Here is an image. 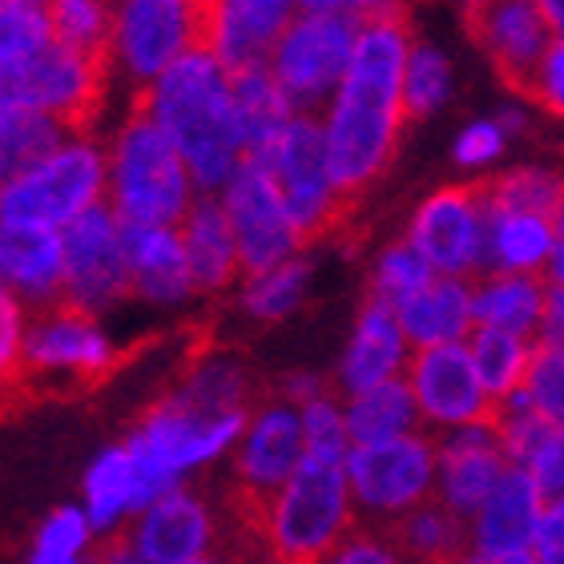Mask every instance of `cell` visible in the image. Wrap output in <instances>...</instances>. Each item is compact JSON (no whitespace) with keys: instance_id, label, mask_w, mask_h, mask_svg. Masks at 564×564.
I'll return each instance as SVG.
<instances>
[{"instance_id":"cell-25","label":"cell","mask_w":564,"mask_h":564,"mask_svg":"<svg viewBox=\"0 0 564 564\" xmlns=\"http://www.w3.org/2000/svg\"><path fill=\"white\" fill-rule=\"evenodd\" d=\"M126 262L130 291L141 303L182 306L198 294L177 226H126Z\"/></svg>"},{"instance_id":"cell-58","label":"cell","mask_w":564,"mask_h":564,"mask_svg":"<svg viewBox=\"0 0 564 564\" xmlns=\"http://www.w3.org/2000/svg\"><path fill=\"white\" fill-rule=\"evenodd\" d=\"M553 226H556V238L564 242V194H561V202H556V210H553Z\"/></svg>"},{"instance_id":"cell-38","label":"cell","mask_w":564,"mask_h":564,"mask_svg":"<svg viewBox=\"0 0 564 564\" xmlns=\"http://www.w3.org/2000/svg\"><path fill=\"white\" fill-rule=\"evenodd\" d=\"M452 85H456L452 57L440 45L415 36L412 53H408V69H403V113H408V121L440 113L452 101Z\"/></svg>"},{"instance_id":"cell-10","label":"cell","mask_w":564,"mask_h":564,"mask_svg":"<svg viewBox=\"0 0 564 564\" xmlns=\"http://www.w3.org/2000/svg\"><path fill=\"white\" fill-rule=\"evenodd\" d=\"M250 162L262 165V174L274 182L306 242L330 235L343 223L347 202L339 198V189L330 182L323 130H318L315 113H299L286 130L250 153Z\"/></svg>"},{"instance_id":"cell-11","label":"cell","mask_w":564,"mask_h":564,"mask_svg":"<svg viewBox=\"0 0 564 564\" xmlns=\"http://www.w3.org/2000/svg\"><path fill=\"white\" fill-rule=\"evenodd\" d=\"M306 456L303 415L282 400H267L254 408L247 432L230 456V484H235V520L238 529L254 541V520L262 508L286 488Z\"/></svg>"},{"instance_id":"cell-12","label":"cell","mask_w":564,"mask_h":564,"mask_svg":"<svg viewBox=\"0 0 564 564\" xmlns=\"http://www.w3.org/2000/svg\"><path fill=\"white\" fill-rule=\"evenodd\" d=\"M118 364V343L97 315L57 303L29 318L17 379H36L53 388H89Z\"/></svg>"},{"instance_id":"cell-20","label":"cell","mask_w":564,"mask_h":564,"mask_svg":"<svg viewBox=\"0 0 564 564\" xmlns=\"http://www.w3.org/2000/svg\"><path fill=\"white\" fill-rule=\"evenodd\" d=\"M138 549L141 564H186L214 556L218 544V512L194 484H182L174 492L158 496L150 508H141L126 529Z\"/></svg>"},{"instance_id":"cell-49","label":"cell","mask_w":564,"mask_h":564,"mask_svg":"<svg viewBox=\"0 0 564 564\" xmlns=\"http://www.w3.org/2000/svg\"><path fill=\"white\" fill-rule=\"evenodd\" d=\"M318 564H408L403 553L395 549L388 529H371V524H359V529L347 536V541L335 549L330 556H323Z\"/></svg>"},{"instance_id":"cell-1","label":"cell","mask_w":564,"mask_h":564,"mask_svg":"<svg viewBox=\"0 0 564 564\" xmlns=\"http://www.w3.org/2000/svg\"><path fill=\"white\" fill-rule=\"evenodd\" d=\"M412 24L408 17L359 24L351 69L343 77L339 94L318 113L323 150H327L330 182L339 198L351 206L364 198L400 153L403 126V69L412 53Z\"/></svg>"},{"instance_id":"cell-52","label":"cell","mask_w":564,"mask_h":564,"mask_svg":"<svg viewBox=\"0 0 564 564\" xmlns=\"http://www.w3.org/2000/svg\"><path fill=\"white\" fill-rule=\"evenodd\" d=\"M536 564H564V496H553L544 505L541 532H536Z\"/></svg>"},{"instance_id":"cell-3","label":"cell","mask_w":564,"mask_h":564,"mask_svg":"<svg viewBox=\"0 0 564 564\" xmlns=\"http://www.w3.org/2000/svg\"><path fill=\"white\" fill-rule=\"evenodd\" d=\"M359 529L347 459L303 456L286 488L254 520V549L267 564H318Z\"/></svg>"},{"instance_id":"cell-16","label":"cell","mask_w":564,"mask_h":564,"mask_svg":"<svg viewBox=\"0 0 564 564\" xmlns=\"http://www.w3.org/2000/svg\"><path fill=\"white\" fill-rule=\"evenodd\" d=\"M218 198H223V210L230 218V230H235L242 274L271 271L279 262H291L303 254V230L294 226L286 202H282L271 177L262 174V165L247 158V165L230 177V186Z\"/></svg>"},{"instance_id":"cell-6","label":"cell","mask_w":564,"mask_h":564,"mask_svg":"<svg viewBox=\"0 0 564 564\" xmlns=\"http://www.w3.org/2000/svg\"><path fill=\"white\" fill-rule=\"evenodd\" d=\"M109 153L97 133H69L57 150L0 186L4 223L69 230L77 218L106 206Z\"/></svg>"},{"instance_id":"cell-46","label":"cell","mask_w":564,"mask_h":564,"mask_svg":"<svg viewBox=\"0 0 564 564\" xmlns=\"http://www.w3.org/2000/svg\"><path fill=\"white\" fill-rule=\"evenodd\" d=\"M299 415H303L306 456H351V435H347V415H343L339 395H323V400L306 403V408H299Z\"/></svg>"},{"instance_id":"cell-56","label":"cell","mask_w":564,"mask_h":564,"mask_svg":"<svg viewBox=\"0 0 564 564\" xmlns=\"http://www.w3.org/2000/svg\"><path fill=\"white\" fill-rule=\"evenodd\" d=\"M544 282H549L553 291H564V242L556 247L553 262H549V271H544Z\"/></svg>"},{"instance_id":"cell-41","label":"cell","mask_w":564,"mask_h":564,"mask_svg":"<svg viewBox=\"0 0 564 564\" xmlns=\"http://www.w3.org/2000/svg\"><path fill=\"white\" fill-rule=\"evenodd\" d=\"M564 194V177L544 165H517L484 182L488 210H520V214H549L553 218L556 202Z\"/></svg>"},{"instance_id":"cell-32","label":"cell","mask_w":564,"mask_h":564,"mask_svg":"<svg viewBox=\"0 0 564 564\" xmlns=\"http://www.w3.org/2000/svg\"><path fill=\"white\" fill-rule=\"evenodd\" d=\"M174 395L189 400L214 415H250L254 412V379L250 367L235 351H202L177 376Z\"/></svg>"},{"instance_id":"cell-47","label":"cell","mask_w":564,"mask_h":564,"mask_svg":"<svg viewBox=\"0 0 564 564\" xmlns=\"http://www.w3.org/2000/svg\"><path fill=\"white\" fill-rule=\"evenodd\" d=\"M505 145H508V133L500 121L476 118L456 133L452 158H456V165H464V170H484V165H492L496 158L505 153Z\"/></svg>"},{"instance_id":"cell-40","label":"cell","mask_w":564,"mask_h":564,"mask_svg":"<svg viewBox=\"0 0 564 564\" xmlns=\"http://www.w3.org/2000/svg\"><path fill=\"white\" fill-rule=\"evenodd\" d=\"M118 21V0H48V24L61 45L106 61Z\"/></svg>"},{"instance_id":"cell-2","label":"cell","mask_w":564,"mask_h":564,"mask_svg":"<svg viewBox=\"0 0 564 564\" xmlns=\"http://www.w3.org/2000/svg\"><path fill=\"white\" fill-rule=\"evenodd\" d=\"M133 106L174 141L198 194H223L247 165V138L238 126L230 69L210 48H194L145 85Z\"/></svg>"},{"instance_id":"cell-54","label":"cell","mask_w":564,"mask_h":564,"mask_svg":"<svg viewBox=\"0 0 564 564\" xmlns=\"http://www.w3.org/2000/svg\"><path fill=\"white\" fill-rule=\"evenodd\" d=\"M536 343H549V347H561L564 351V291L549 286V311H544V327Z\"/></svg>"},{"instance_id":"cell-22","label":"cell","mask_w":564,"mask_h":564,"mask_svg":"<svg viewBox=\"0 0 564 564\" xmlns=\"http://www.w3.org/2000/svg\"><path fill=\"white\" fill-rule=\"evenodd\" d=\"M412 355L415 351L400 327V315L388 303L364 299L351 323V335L343 343L339 367H335L339 400H351V395H364L371 388H383L391 379H403Z\"/></svg>"},{"instance_id":"cell-61","label":"cell","mask_w":564,"mask_h":564,"mask_svg":"<svg viewBox=\"0 0 564 564\" xmlns=\"http://www.w3.org/2000/svg\"><path fill=\"white\" fill-rule=\"evenodd\" d=\"M254 564H267V561H254Z\"/></svg>"},{"instance_id":"cell-7","label":"cell","mask_w":564,"mask_h":564,"mask_svg":"<svg viewBox=\"0 0 564 564\" xmlns=\"http://www.w3.org/2000/svg\"><path fill=\"white\" fill-rule=\"evenodd\" d=\"M109 65L77 48L53 45L29 61L0 69V109L4 113H45L65 121L73 133H94L89 121L109 94Z\"/></svg>"},{"instance_id":"cell-21","label":"cell","mask_w":564,"mask_h":564,"mask_svg":"<svg viewBox=\"0 0 564 564\" xmlns=\"http://www.w3.org/2000/svg\"><path fill=\"white\" fill-rule=\"evenodd\" d=\"M202 48H210L230 73L259 69L299 17V0H198Z\"/></svg>"},{"instance_id":"cell-35","label":"cell","mask_w":564,"mask_h":564,"mask_svg":"<svg viewBox=\"0 0 564 564\" xmlns=\"http://www.w3.org/2000/svg\"><path fill=\"white\" fill-rule=\"evenodd\" d=\"M388 532L408 564H452L459 553H468V524L452 517L440 500L420 505Z\"/></svg>"},{"instance_id":"cell-42","label":"cell","mask_w":564,"mask_h":564,"mask_svg":"<svg viewBox=\"0 0 564 564\" xmlns=\"http://www.w3.org/2000/svg\"><path fill=\"white\" fill-rule=\"evenodd\" d=\"M94 541L97 532L82 505H61L41 520L24 564H94Z\"/></svg>"},{"instance_id":"cell-8","label":"cell","mask_w":564,"mask_h":564,"mask_svg":"<svg viewBox=\"0 0 564 564\" xmlns=\"http://www.w3.org/2000/svg\"><path fill=\"white\" fill-rule=\"evenodd\" d=\"M202 48L198 0H118V21L106 48L109 77L141 94L170 65Z\"/></svg>"},{"instance_id":"cell-13","label":"cell","mask_w":564,"mask_h":564,"mask_svg":"<svg viewBox=\"0 0 564 564\" xmlns=\"http://www.w3.org/2000/svg\"><path fill=\"white\" fill-rule=\"evenodd\" d=\"M355 41H359V24L347 17H315V12H299L291 29L282 33L274 45L267 69L279 77L286 97L294 101L299 113H323L330 97L339 94L343 77L351 69Z\"/></svg>"},{"instance_id":"cell-31","label":"cell","mask_w":564,"mask_h":564,"mask_svg":"<svg viewBox=\"0 0 564 564\" xmlns=\"http://www.w3.org/2000/svg\"><path fill=\"white\" fill-rule=\"evenodd\" d=\"M561 238L549 214L488 210L484 274H541L549 271Z\"/></svg>"},{"instance_id":"cell-34","label":"cell","mask_w":564,"mask_h":564,"mask_svg":"<svg viewBox=\"0 0 564 564\" xmlns=\"http://www.w3.org/2000/svg\"><path fill=\"white\" fill-rule=\"evenodd\" d=\"M230 97H235L238 126H242V138H247V153L262 150L274 133H282L299 118L294 101L286 97V89L267 65L230 73Z\"/></svg>"},{"instance_id":"cell-33","label":"cell","mask_w":564,"mask_h":564,"mask_svg":"<svg viewBox=\"0 0 564 564\" xmlns=\"http://www.w3.org/2000/svg\"><path fill=\"white\" fill-rule=\"evenodd\" d=\"M343 415H347L351 447L388 444V440H403V435L423 432L420 408L412 400L408 379H391L383 388H371L364 395L343 400Z\"/></svg>"},{"instance_id":"cell-36","label":"cell","mask_w":564,"mask_h":564,"mask_svg":"<svg viewBox=\"0 0 564 564\" xmlns=\"http://www.w3.org/2000/svg\"><path fill=\"white\" fill-rule=\"evenodd\" d=\"M311 279H315V267H311L306 254L279 262L271 271L242 274V282H238V311L254 318V323H282L306 303Z\"/></svg>"},{"instance_id":"cell-48","label":"cell","mask_w":564,"mask_h":564,"mask_svg":"<svg viewBox=\"0 0 564 564\" xmlns=\"http://www.w3.org/2000/svg\"><path fill=\"white\" fill-rule=\"evenodd\" d=\"M29 318H33V311L0 282V376L12 379V383H17V371H21Z\"/></svg>"},{"instance_id":"cell-17","label":"cell","mask_w":564,"mask_h":564,"mask_svg":"<svg viewBox=\"0 0 564 564\" xmlns=\"http://www.w3.org/2000/svg\"><path fill=\"white\" fill-rule=\"evenodd\" d=\"M408 388L420 408L423 432L447 435L468 423H484L496 415L492 395L484 391L476 364H471L468 343H447V347H427L415 351L408 364Z\"/></svg>"},{"instance_id":"cell-55","label":"cell","mask_w":564,"mask_h":564,"mask_svg":"<svg viewBox=\"0 0 564 564\" xmlns=\"http://www.w3.org/2000/svg\"><path fill=\"white\" fill-rule=\"evenodd\" d=\"M536 9H541L544 24H549V33L556 41H564V0H536Z\"/></svg>"},{"instance_id":"cell-45","label":"cell","mask_w":564,"mask_h":564,"mask_svg":"<svg viewBox=\"0 0 564 564\" xmlns=\"http://www.w3.org/2000/svg\"><path fill=\"white\" fill-rule=\"evenodd\" d=\"M520 395L529 400V408L541 415V420H549L553 427L564 432V351L561 347L536 343Z\"/></svg>"},{"instance_id":"cell-51","label":"cell","mask_w":564,"mask_h":564,"mask_svg":"<svg viewBox=\"0 0 564 564\" xmlns=\"http://www.w3.org/2000/svg\"><path fill=\"white\" fill-rule=\"evenodd\" d=\"M299 12L347 17L355 24H371L383 21V17H403V0H299Z\"/></svg>"},{"instance_id":"cell-18","label":"cell","mask_w":564,"mask_h":564,"mask_svg":"<svg viewBox=\"0 0 564 564\" xmlns=\"http://www.w3.org/2000/svg\"><path fill=\"white\" fill-rule=\"evenodd\" d=\"M464 24L484 57L492 61L496 77L512 94H524L544 48L553 45L536 0H464Z\"/></svg>"},{"instance_id":"cell-27","label":"cell","mask_w":564,"mask_h":564,"mask_svg":"<svg viewBox=\"0 0 564 564\" xmlns=\"http://www.w3.org/2000/svg\"><path fill=\"white\" fill-rule=\"evenodd\" d=\"M177 230H182V247H186L189 274H194L198 294L238 291V282H242V254H238L223 198L218 194H198L189 214L177 223Z\"/></svg>"},{"instance_id":"cell-39","label":"cell","mask_w":564,"mask_h":564,"mask_svg":"<svg viewBox=\"0 0 564 564\" xmlns=\"http://www.w3.org/2000/svg\"><path fill=\"white\" fill-rule=\"evenodd\" d=\"M69 126L45 113H4L0 109V186L53 153L69 138Z\"/></svg>"},{"instance_id":"cell-5","label":"cell","mask_w":564,"mask_h":564,"mask_svg":"<svg viewBox=\"0 0 564 564\" xmlns=\"http://www.w3.org/2000/svg\"><path fill=\"white\" fill-rule=\"evenodd\" d=\"M109 153V210L126 226H177L189 214L198 186L182 153L138 106L118 121Z\"/></svg>"},{"instance_id":"cell-43","label":"cell","mask_w":564,"mask_h":564,"mask_svg":"<svg viewBox=\"0 0 564 564\" xmlns=\"http://www.w3.org/2000/svg\"><path fill=\"white\" fill-rule=\"evenodd\" d=\"M435 279V271L423 262L420 250L408 242V238H395L379 250L376 262H371V279H367V299L376 303H388L391 311H400L412 294H420L427 282Z\"/></svg>"},{"instance_id":"cell-29","label":"cell","mask_w":564,"mask_h":564,"mask_svg":"<svg viewBox=\"0 0 564 564\" xmlns=\"http://www.w3.org/2000/svg\"><path fill=\"white\" fill-rule=\"evenodd\" d=\"M471 311H476V327L541 339L549 282L541 274H480L471 282Z\"/></svg>"},{"instance_id":"cell-57","label":"cell","mask_w":564,"mask_h":564,"mask_svg":"<svg viewBox=\"0 0 564 564\" xmlns=\"http://www.w3.org/2000/svg\"><path fill=\"white\" fill-rule=\"evenodd\" d=\"M452 564H536V556H508V561H488V556H476V553H459Z\"/></svg>"},{"instance_id":"cell-9","label":"cell","mask_w":564,"mask_h":564,"mask_svg":"<svg viewBox=\"0 0 564 564\" xmlns=\"http://www.w3.org/2000/svg\"><path fill=\"white\" fill-rule=\"evenodd\" d=\"M347 484L359 520L371 529H391L395 520L435 500V435L412 432L388 444L351 447Z\"/></svg>"},{"instance_id":"cell-59","label":"cell","mask_w":564,"mask_h":564,"mask_svg":"<svg viewBox=\"0 0 564 564\" xmlns=\"http://www.w3.org/2000/svg\"><path fill=\"white\" fill-rule=\"evenodd\" d=\"M186 564H230V561H226V556L214 553V556H202V561H186Z\"/></svg>"},{"instance_id":"cell-44","label":"cell","mask_w":564,"mask_h":564,"mask_svg":"<svg viewBox=\"0 0 564 564\" xmlns=\"http://www.w3.org/2000/svg\"><path fill=\"white\" fill-rule=\"evenodd\" d=\"M53 41L48 0H0V69L45 53Z\"/></svg>"},{"instance_id":"cell-37","label":"cell","mask_w":564,"mask_h":564,"mask_svg":"<svg viewBox=\"0 0 564 564\" xmlns=\"http://www.w3.org/2000/svg\"><path fill=\"white\" fill-rule=\"evenodd\" d=\"M468 351H471V364H476V376H480L484 391H488L492 403L500 408V403L512 400V395L524 388L536 339H520V335H508V330L476 327L468 335Z\"/></svg>"},{"instance_id":"cell-26","label":"cell","mask_w":564,"mask_h":564,"mask_svg":"<svg viewBox=\"0 0 564 564\" xmlns=\"http://www.w3.org/2000/svg\"><path fill=\"white\" fill-rule=\"evenodd\" d=\"M505 456L512 468H520L536 488L544 492V500L564 496V432L553 427L549 420L532 412L524 395H512L496 408L492 415Z\"/></svg>"},{"instance_id":"cell-15","label":"cell","mask_w":564,"mask_h":564,"mask_svg":"<svg viewBox=\"0 0 564 564\" xmlns=\"http://www.w3.org/2000/svg\"><path fill=\"white\" fill-rule=\"evenodd\" d=\"M65 242V303L85 315L106 318L118 311L130 291V262H126V223L106 206L61 230Z\"/></svg>"},{"instance_id":"cell-60","label":"cell","mask_w":564,"mask_h":564,"mask_svg":"<svg viewBox=\"0 0 564 564\" xmlns=\"http://www.w3.org/2000/svg\"><path fill=\"white\" fill-rule=\"evenodd\" d=\"M9 383H12V379H4V376H0V400H4V391H9Z\"/></svg>"},{"instance_id":"cell-53","label":"cell","mask_w":564,"mask_h":564,"mask_svg":"<svg viewBox=\"0 0 564 564\" xmlns=\"http://www.w3.org/2000/svg\"><path fill=\"white\" fill-rule=\"evenodd\" d=\"M323 395H330L323 376H315V371H286V376L279 379V395H274V400L291 403V408H306V403L323 400Z\"/></svg>"},{"instance_id":"cell-28","label":"cell","mask_w":564,"mask_h":564,"mask_svg":"<svg viewBox=\"0 0 564 564\" xmlns=\"http://www.w3.org/2000/svg\"><path fill=\"white\" fill-rule=\"evenodd\" d=\"M395 315H400V327L408 335V343H412V351L468 343V335L476 330L471 279H444V274H435Z\"/></svg>"},{"instance_id":"cell-23","label":"cell","mask_w":564,"mask_h":564,"mask_svg":"<svg viewBox=\"0 0 564 564\" xmlns=\"http://www.w3.org/2000/svg\"><path fill=\"white\" fill-rule=\"evenodd\" d=\"M544 505L549 500L541 488L520 468H508L505 480L496 484L492 496L480 505V512L468 520V553L488 556V561L532 556Z\"/></svg>"},{"instance_id":"cell-24","label":"cell","mask_w":564,"mask_h":564,"mask_svg":"<svg viewBox=\"0 0 564 564\" xmlns=\"http://www.w3.org/2000/svg\"><path fill=\"white\" fill-rule=\"evenodd\" d=\"M0 282L33 315L65 303V242H61V230L0 218Z\"/></svg>"},{"instance_id":"cell-4","label":"cell","mask_w":564,"mask_h":564,"mask_svg":"<svg viewBox=\"0 0 564 564\" xmlns=\"http://www.w3.org/2000/svg\"><path fill=\"white\" fill-rule=\"evenodd\" d=\"M250 415L202 412L174 391L158 395L133 423V432L126 435L133 471H138L141 508H150L158 496L182 488L189 476L206 471L223 456H235Z\"/></svg>"},{"instance_id":"cell-50","label":"cell","mask_w":564,"mask_h":564,"mask_svg":"<svg viewBox=\"0 0 564 564\" xmlns=\"http://www.w3.org/2000/svg\"><path fill=\"white\" fill-rule=\"evenodd\" d=\"M520 97H529L532 106H541L544 113H553V118L564 121V41L553 36V45L544 48L541 65L532 69L529 85H524Z\"/></svg>"},{"instance_id":"cell-14","label":"cell","mask_w":564,"mask_h":564,"mask_svg":"<svg viewBox=\"0 0 564 564\" xmlns=\"http://www.w3.org/2000/svg\"><path fill=\"white\" fill-rule=\"evenodd\" d=\"M408 242L444 279H480L488 250V198L480 186L432 189L408 218Z\"/></svg>"},{"instance_id":"cell-30","label":"cell","mask_w":564,"mask_h":564,"mask_svg":"<svg viewBox=\"0 0 564 564\" xmlns=\"http://www.w3.org/2000/svg\"><path fill=\"white\" fill-rule=\"evenodd\" d=\"M82 512L97 536H113V532H121V524H133V517L141 512L138 471H133L126 440L101 447L89 459L82 480Z\"/></svg>"},{"instance_id":"cell-19","label":"cell","mask_w":564,"mask_h":564,"mask_svg":"<svg viewBox=\"0 0 564 564\" xmlns=\"http://www.w3.org/2000/svg\"><path fill=\"white\" fill-rule=\"evenodd\" d=\"M512 468L492 420L435 435V500L468 524Z\"/></svg>"}]
</instances>
